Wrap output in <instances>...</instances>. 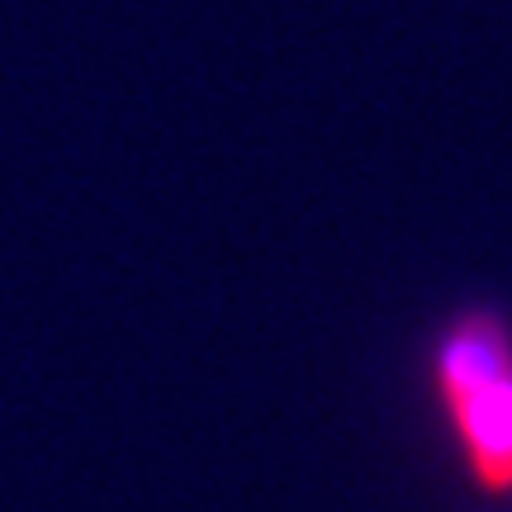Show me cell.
Here are the masks:
<instances>
[{
  "instance_id": "6da1fadb",
  "label": "cell",
  "mask_w": 512,
  "mask_h": 512,
  "mask_svg": "<svg viewBox=\"0 0 512 512\" xmlns=\"http://www.w3.org/2000/svg\"><path fill=\"white\" fill-rule=\"evenodd\" d=\"M437 384L479 489H512V337L494 313H465L437 351Z\"/></svg>"
}]
</instances>
